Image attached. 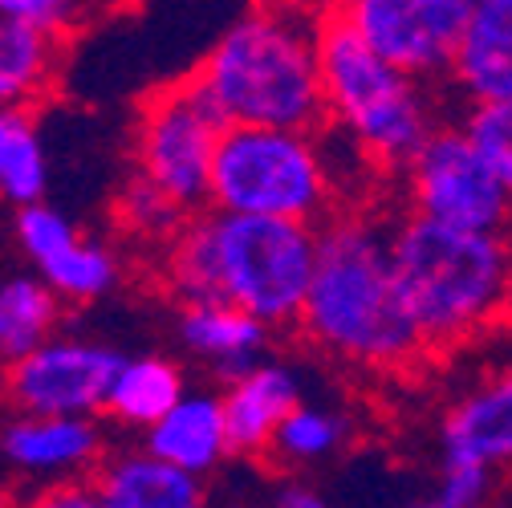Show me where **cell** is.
<instances>
[{
  "label": "cell",
  "mask_w": 512,
  "mask_h": 508,
  "mask_svg": "<svg viewBox=\"0 0 512 508\" xmlns=\"http://www.w3.org/2000/svg\"><path fill=\"white\" fill-rule=\"evenodd\" d=\"M326 9L382 61L435 86L447 78L472 0H330Z\"/></svg>",
  "instance_id": "9c48e42d"
},
{
  "label": "cell",
  "mask_w": 512,
  "mask_h": 508,
  "mask_svg": "<svg viewBox=\"0 0 512 508\" xmlns=\"http://www.w3.org/2000/svg\"><path fill=\"white\" fill-rule=\"evenodd\" d=\"M183 395H187V374L179 362L163 354H135V358H122V366L114 370L102 415L126 431H147Z\"/></svg>",
  "instance_id": "d6986e66"
},
{
  "label": "cell",
  "mask_w": 512,
  "mask_h": 508,
  "mask_svg": "<svg viewBox=\"0 0 512 508\" xmlns=\"http://www.w3.org/2000/svg\"><path fill=\"white\" fill-rule=\"evenodd\" d=\"M175 334L187 346V354H196L224 378H236L261 362L273 338L269 326L240 313L236 305H179Z\"/></svg>",
  "instance_id": "ac0fdd59"
},
{
  "label": "cell",
  "mask_w": 512,
  "mask_h": 508,
  "mask_svg": "<svg viewBox=\"0 0 512 508\" xmlns=\"http://www.w3.org/2000/svg\"><path fill=\"white\" fill-rule=\"evenodd\" d=\"M391 273L423 354L456 350L512 313L508 232H460L399 216L387 232Z\"/></svg>",
  "instance_id": "3957f363"
},
{
  "label": "cell",
  "mask_w": 512,
  "mask_h": 508,
  "mask_svg": "<svg viewBox=\"0 0 512 508\" xmlns=\"http://www.w3.org/2000/svg\"><path fill=\"white\" fill-rule=\"evenodd\" d=\"M488 484H492V472L476 464H443L427 508H480L488 500Z\"/></svg>",
  "instance_id": "4316f807"
},
{
  "label": "cell",
  "mask_w": 512,
  "mask_h": 508,
  "mask_svg": "<svg viewBox=\"0 0 512 508\" xmlns=\"http://www.w3.org/2000/svg\"><path fill=\"white\" fill-rule=\"evenodd\" d=\"M342 200V183L317 131L228 126L220 135L208 208L228 216H265L322 228Z\"/></svg>",
  "instance_id": "8992f818"
},
{
  "label": "cell",
  "mask_w": 512,
  "mask_h": 508,
  "mask_svg": "<svg viewBox=\"0 0 512 508\" xmlns=\"http://www.w3.org/2000/svg\"><path fill=\"white\" fill-rule=\"evenodd\" d=\"M508 240H512V228H508Z\"/></svg>",
  "instance_id": "1f68e13d"
},
{
  "label": "cell",
  "mask_w": 512,
  "mask_h": 508,
  "mask_svg": "<svg viewBox=\"0 0 512 508\" xmlns=\"http://www.w3.org/2000/svg\"><path fill=\"white\" fill-rule=\"evenodd\" d=\"M407 216L460 228V232H508L512 196L476 155L460 122H439L415 159L399 171Z\"/></svg>",
  "instance_id": "ba28073f"
},
{
  "label": "cell",
  "mask_w": 512,
  "mask_h": 508,
  "mask_svg": "<svg viewBox=\"0 0 512 508\" xmlns=\"http://www.w3.org/2000/svg\"><path fill=\"white\" fill-rule=\"evenodd\" d=\"M98 508H208L200 476L167 468L143 448H118L90 472Z\"/></svg>",
  "instance_id": "2e32d148"
},
{
  "label": "cell",
  "mask_w": 512,
  "mask_h": 508,
  "mask_svg": "<svg viewBox=\"0 0 512 508\" xmlns=\"http://www.w3.org/2000/svg\"><path fill=\"white\" fill-rule=\"evenodd\" d=\"M317 74L326 122L338 126L370 171L399 175L439 126L431 86L366 49L330 9L317 25Z\"/></svg>",
  "instance_id": "5b68a950"
},
{
  "label": "cell",
  "mask_w": 512,
  "mask_h": 508,
  "mask_svg": "<svg viewBox=\"0 0 512 508\" xmlns=\"http://www.w3.org/2000/svg\"><path fill=\"white\" fill-rule=\"evenodd\" d=\"M49 187V155L37 135V122L25 110L0 106V200L13 208H29L45 200Z\"/></svg>",
  "instance_id": "7402d4cb"
},
{
  "label": "cell",
  "mask_w": 512,
  "mask_h": 508,
  "mask_svg": "<svg viewBox=\"0 0 512 508\" xmlns=\"http://www.w3.org/2000/svg\"><path fill=\"white\" fill-rule=\"evenodd\" d=\"M317 228L265 216L196 212L159 248V277L179 305H236L269 330L297 326Z\"/></svg>",
  "instance_id": "6da1fadb"
},
{
  "label": "cell",
  "mask_w": 512,
  "mask_h": 508,
  "mask_svg": "<svg viewBox=\"0 0 512 508\" xmlns=\"http://www.w3.org/2000/svg\"><path fill=\"white\" fill-rule=\"evenodd\" d=\"M228 122L196 78L159 86L135 118V175L183 216L208 208V175Z\"/></svg>",
  "instance_id": "52a82bcc"
},
{
  "label": "cell",
  "mask_w": 512,
  "mask_h": 508,
  "mask_svg": "<svg viewBox=\"0 0 512 508\" xmlns=\"http://www.w3.org/2000/svg\"><path fill=\"white\" fill-rule=\"evenodd\" d=\"M443 464H476L484 472L512 464V366L468 387L439 423Z\"/></svg>",
  "instance_id": "4fadbf2b"
},
{
  "label": "cell",
  "mask_w": 512,
  "mask_h": 508,
  "mask_svg": "<svg viewBox=\"0 0 512 508\" xmlns=\"http://www.w3.org/2000/svg\"><path fill=\"white\" fill-rule=\"evenodd\" d=\"M387 232L391 224L366 212H334L317 228L313 273L297 317L317 350L362 370H403L423 358L395 289Z\"/></svg>",
  "instance_id": "7a4b0ae2"
},
{
  "label": "cell",
  "mask_w": 512,
  "mask_h": 508,
  "mask_svg": "<svg viewBox=\"0 0 512 508\" xmlns=\"http://www.w3.org/2000/svg\"><path fill=\"white\" fill-rule=\"evenodd\" d=\"M106 452V431L98 419L17 411L0 419V464L37 488L90 480Z\"/></svg>",
  "instance_id": "7c38bea8"
},
{
  "label": "cell",
  "mask_w": 512,
  "mask_h": 508,
  "mask_svg": "<svg viewBox=\"0 0 512 508\" xmlns=\"http://www.w3.org/2000/svg\"><path fill=\"white\" fill-rule=\"evenodd\" d=\"M0 508H17V504L9 500V492H5V488H0Z\"/></svg>",
  "instance_id": "f546056e"
},
{
  "label": "cell",
  "mask_w": 512,
  "mask_h": 508,
  "mask_svg": "<svg viewBox=\"0 0 512 508\" xmlns=\"http://www.w3.org/2000/svg\"><path fill=\"white\" fill-rule=\"evenodd\" d=\"M346 439H350V423L338 411L301 399L281 419V427L269 443V456L281 464H317V460H330Z\"/></svg>",
  "instance_id": "603a6c76"
},
{
  "label": "cell",
  "mask_w": 512,
  "mask_h": 508,
  "mask_svg": "<svg viewBox=\"0 0 512 508\" xmlns=\"http://www.w3.org/2000/svg\"><path fill=\"white\" fill-rule=\"evenodd\" d=\"M61 309L66 305L57 293L33 273L0 277V370L49 342L61 326Z\"/></svg>",
  "instance_id": "ffe728a7"
},
{
  "label": "cell",
  "mask_w": 512,
  "mask_h": 508,
  "mask_svg": "<svg viewBox=\"0 0 512 508\" xmlns=\"http://www.w3.org/2000/svg\"><path fill=\"white\" fill-rule=\"evenodd\" d=\"M13 236L29 257V265L37 269L33 277L45 281L57 293V301L90 305V301H102L106 293H114L122 281L118 252L106 240L82 232L66 212L45 200L17 208Z\"/></svg>",
  "instance_id": "8fae6325"
},
{
  "label": "cell",
  "mask_w": 512,
  "mask_h": 508,
  "mask_svg": "<svg viewBox=\"0 0 512 508\" xmlns=\"http://www.w3.org/2000/svg\"><path fill=\"white\" fill-rule=\"evenodd\" d=\"M281 508H330V504H326L322 492H313V488H305V484H289V488L281 492Z\"/></svg>",
  "instance_id": "f1b7e54d"
},
{
  "label": "cell",
  "mask_w": 512,
  "mask_h": 508,
  "mask_svg": "<svg viewBox=\"0 0 512 508\" xmlns=\"http://www.w3.org/2000/svg\"><path fill=\"white\" fill-rule=\"evenodd\" d=\"M139 448L167 468H179L187 476H208L216 472L232 448H228V431H224V407L220 395L212 391H187L155 427L143 431Z\"/></svg>",
  "instance_id": "e0dca14e"
},
{
  "label": "cell",
  "mask_w": 512,
  "mask_h": 508,
  "mask_svg": "<svg viewBox=\"0 0 512 508\" xmlns=\"http://www.w3.org/2000/svg\"><path fill=\"white\" fill-rule=\"evenodd\" d=\"M118 228L131 236V240H139V244H167L175 232H179V224L187 220L163 192H155V187L147 183V179H139V175H131L122 183V192H118Z\"/></svg>",
  "instance_id": "cb8c5ba5"
},
{
  "label": "cell",
  "mask_w": 512,
  "mask_h": 508,
  "mask_svg": "<svg viewBox=\"0 0 512 508\" xmlns=\"http://www.w3.org/2000/svg\"><path fill=\"white\" fill-rule=\"evenodd\" d=\"M17 508H98V496L90 488V480H74V484H53V488H37L25 504Z\"/></svg>",
  "instance_id": "83f0119b"
},
{
  "label": "cell",
  "mask_w": 512,
  "mask_h": 508,
  "mask_svg": "<svg viewBox=\"0 0 512 508\" xmlns=\"http://www.w3.org/2000/svg\"><path fill=\"white\" fill-rule=\"evenodd\" d=\"M403 508H427V504H403Z\"/></svg>",
  "instance_id": "4dcf8cb0"
},
{
  "label": "cell",
  "mask_w": 512,
  "mask_h": 508,
  "mask_svg": "<svg viewBox=\"0 0 512 508\" xmlns=\"http://www.w3.org/2000/svg\"><path fill=\"white\" fill-rule=\"evenodd\" d=\"M122 358L126 354H118L106 342L53 334L49 342L0 370V399L17 415L98 419Z\"/></svg>",
  "instance_id": "30bf717a"
},
{
  "label": "cell",
  "mask_w": 512,
  "mask_h": 508,
  "mask_svg": "<svg viewBox=\"0 0 512 508\" xmlns=\"http://www.w3.org/2000/svg\"><path fill=\"white\" fill-rule=\"evenodd\" d=\"M460 131L476 147V155L488 163V171L504 183L512 196V98L504 102H484V106H464Z\"/></svg>",
  "instance_id": "d4e9b609"
},
{
  "label": "cell",
  "mask_w": 512,
  "mask_h": 508,
  "mask_svg": "<svg viewBox=\"0 0 512 508\" xmlns=\"http://www.w3.org/2000/svg\"><path fill=\"white\" fill-rule=\"evenodd\" d=\"M317 25L322 9L297 0L256 5L220 33L191 78L204 86L228 126L317 131L326 122Z\"/></svg>",
  "instance_id": "277c9868"
},
{
  "label": "cell",
  "mask_w": 512,
  "mask_h": 508,
  "mask_svg": "<svg viewBox=\"0 0 512 508\" xmlns=\"http://www.w3.org/2000/svg\"><path fill=\"white\" fill-rule=\"evenodd\" d=\"M443 82L464 106L512 98V0H472Z\"/></svg>",
  "instance_id": "5bb4252c"
},
{
  "label": "cell",
  "mask_w": 512,
  "mask_h": 508,
  "mask_svg": "<svg viewBox=\"0 0 512 508\" xmlns=\"http://www.w3.org/2000/svg\"><path fill=\"white\" fill-rule=\"evenodd\" d=\"M57 45L53 37L0 17V106L29 110L57 82Z\"/></svg>",
  "instance_id": "44dd1931"
},
{
  "label": "cell",
  "mask_w": 512,
  "mask_h": 508,
  "mask_svg": "<svg viewBox=\"0 0 512 508\" xmlns=\"http://www.w3.org/2000/svg\"><path fill=\"white\" fill-rule=\"evenodd\" d=\"M301 403V383L293 366L261 358L244 374L228 378V391L220 395L224 431L232 456H269V443L281 419Z\"/></svg>",
  "instance_id": "9a60e30c"
},
{
  "label": "cell",
  "mask_w": 512,
  "mask_h": 508,
  "mask_svg": "<svg viewBox=\"0 0 512 508\" xmlns=\"http://www.w3.org/2000/svg\"><path fill=\"white\" fill-rule=\"evenodd\" d=\"M0 17L61 41L74 25L90 17V0H0Z\"/></svg>",
  "instance_id": "484cf974"
}]
</instances>
